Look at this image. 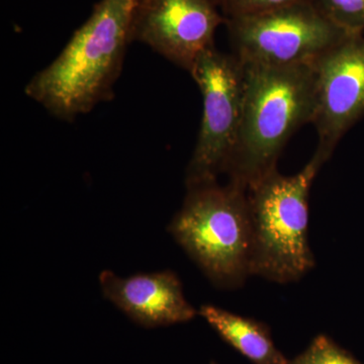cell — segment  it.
I'll use <instances>...</instances> for the list:
<instances>
[{
  "mask_svg": "<svg viewBox=\"0 0 364 364\" xmlns=\"http://www.w3.org/2000/svg\"><path fill=\"white\" fill-rule=\"evenodd\" d=\"M335 25L351 33H363L364 0H306Z\"/></svg>",
  "mask_w": 364,
  "mask_h": 364,
  "instance_id": "cell-11",
  "label": "cell"
},
{
  "mask_svg": "<svg viewBox=\"0 0 364 364\" xmlns=\"http://www.w3.org/2000/svg\"><path fill=\"white\" fill-rule=\"evenodd\" d=\"M188 188L170 234L215 286L237 289L250 277L252 223L247 189L228 181Z\"/></svg>",
  "mask_w": 364,
  "mask_h": 364,
  "instance_id": "cell-3",
  "label": "cell"
},
{
  "mask_svg": "<svg viewBox=\"0 0 364 364\" xmlns=\"http://www.w3.org/2000/svg\"><path fill=\"white\" fill-rule=\"evenodd\" d=\"M198 314L225 342L253 364L289 363V359L275 346L264 323L212 305L200 306Z\"/></svg>",
  "mask_w": 364,
  "mask_h": 364,
  "instance_id": "cell-10",
  "label": "cell"
},
{
  "mask_svg": "<svg viewBox=\"0 0 364 364\" xmlns=\"http://www.w3.org/2000/svg\"><path fill=\"white\" fill-rule=\"evenodd\" d=\"M287 364H363L326 335H318L305 351Z\"/></svg>",
  "mask_w": 364,
  "mask_h": 364,
  "instance_id": "cell-12",
  "label": "cell"
},
{
  "mask_svg": "<svg viewBox=\"0 0 364 364\" xmlns=\"http://www.w3.org/2000/svg\"><path fill=\"white\" fill-rule=\"evenodd\" d=\"M100 284L105 298L142 327L179 324L198 315L184 296L181 280L171 270L129 277L104 270Z\"/></svg>",
  "mask_w": 364,
  "mask_h": 364,
  "instance_id": "cell-9",
  "label": "cell"
},
{
  "mask_svg": "<svg viewBox=\"0 0 364 364\" xmlns=\"http://www.w3.org/2000/svg\"><path fill=\"white\" fill-rule=\"evenodd\" d=\"M138 0H100L56 59L26 85V97L72 122L114 97Z\"/></svg>",
  "mask_w": 364,
  "mask_h": 364,
  "instance_id": "cell-1",
  "label": "cell"
},
{
  "mask_svg": "<svg viewBox=\"0 0 364 364\" xmlns=\"http://www.w3.org/2000/svg\"><path fill=\"white\" fill-rule=\"evenodd\" d=\"M233 54L246 65L313 64L326 52L363 33H351L305 1L259 16L225 21Z\"/></svg>",
  "mask_w": 364,
  "mask_h": 364,
  "instance_id": "cell-5",
  "label": "cell"
},
{
  "mask_svg": "<svg viewBox=\"0 0 364 364\" xmlns=\"http://www.w3.org/2000/svg\"><path fill=\"white\" fill-rule=\"evenodd\" d=\"M324 164L315 154L299 173L284 176L273 170L247 189L252 223L251 275L289 284L315 267L309 243V195Z\"/></svg>",
  "mask_w": 364,
  "mask_h": 364,
  "instance_id": "cell-4",
  "label": "cell"
},
{
  "mask_svg": "<svg viewBox=\"0 0 364 364\" xmlns=\"http://www.w3.org/2000/svg\"><path fill=\"white\" fill-rule=\"evenodd\" d=\"M225 21L221 0H138L132 40L191 72Z\"/></svg>",
  "mask_w": 364,
  "mask_h": 364,
  "instance_id": "cell-7",
  "label": "cell"
},
{
  "mask_svg": "<svg viewBox=\"0 0 364 364\" xmlns=\"http://www.w3.org/2000/svg\"><path fill=\"white\" fill-rule=\"evenodd\" d=\"M210 364H217V363H210Z\"/></svg>",
  "mask_w": 364,
  "mask_h": 364,
  "instance_id": "cell-14",
  "label": "cell"
},
{
  "mask_svg": "<svg viewBox=\"0 0 364 364\" xmlns=\"http://www.w3.org/2000/svg\"><path fill=\"white\" fill-rule=\"evenodd\" d=\"M191 75L203 97L198 141L186 169V188L218 181L236 144L243 116L244 66L234 54L208 48Z\"/></svg>",
  "mask_w": 364,
  "mask_h": 364,
  "instance_id": "cell-6",
  "label": "cell"
},
{
  "mask_svg": "<svg viewBox=\"0 0 364 364\" xmlns=\"http://www.w3.org/2000/svg\"><path fill=\"white\" fill-rule=\"evenodd\" d=\"M305 0H221L225 18H247L279 11Z\"/></svg>",
  "mask_w": 364,
  "mask_h": 364,
  "instance_id": "cell-13",
  "label": "cell"
},
{
  "mask_svg": "<svg viewBox=\"0 0 364 364\" xmlns=\"http://www.w3.org/2000/svg\"><path fill=\"white\" fill-rule=\"evenodd\" d=\"M316 105L312 124L318 143L315 154L325 163L340 140L364 117V37L352 36L313 63Z\"/></svg>",
  "mask_w": 364,
  "mask_h": 364,
  "instance_id": "cell-8",
  "label": "cell"
},
{
  "mask_svg": "<svg viewBox=\"0 0 364 364\" xmlns=\"http://www.w3.org/2000/svg\"><path fill=\"white\" fill-rule=\"evenodd\" d=\"M243 66V116L224 174L228 181L248 189L277 169L291 136L312 123L316 74L313 64Z\"/></svg>",
  "mask_w": 364,
  "mask_h": 364,
  "instance_id": "cell-2",
  "label": "cell"
}]
</instances>
